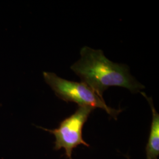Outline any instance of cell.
Wrapping results in <instances>:
<instances>
[{"mask_svg":"<svg viewBox=\"0 0 159 159\" xmlns=\"http://www.w3.org/2000/svg\"><path fill=\"white\" fill-rule=\"evenodd\" d=\"M128 159H129V158H128Z\"/></svg>","mask_w":159,"mask_h":159,"instance_id":"cell-5","label":"cell"},{"mask_svg":"<svg viewBox=\"0 0 159 159\" xmlns=\"http://www.w3.org/2000/svg\"><path fill=\"white\" fill-rule=\"evenodd\" d=\"M44 79L57 97L66 102H73L79 106L102 108L115 119L121 111L108 106L104 99L85 83L63 79L54 73L44 71Z\"/></svg>","mask_w":159,"mask_h":159,"instance_id":"cell-2","label":"cell"},{"mask_svg":"<svg viewBox=\"0 0 159 159\" xmlns=\"http://www.w3.org/2000/svg\"><path fill=\"white\" fill-rule=\"evenodd\" d=\"M94 109L89 107L79 106L74 113L61 121L58 128L47 129L37 127L52 134L56 137L54 150L64 148L66 157L72 159L74 148L79 145L89 147L83 138V129L85 122Z\"/></svg>","mask_w":159,"mask_h":159,"instance_id":"cell-3","label":"cell"},{"mask_svg":"<svg viewBox=\"0 0 159 159\" xmlns=\"http://www.w3.org/2000/svg\"><path fill=\"white\" fill-rule=\"evenodd\" d=\"M141 94L147 100L152 113V120L148 142L146 148V159H158L159 155V114L154 106L152 98L143 92Z\"/></svg>","mask_w":159,"mask_h":159,"instance_id":"cell-4","label":"cell"},{"mask_svg":"<svg viewBox=\"0 0 159 159\" xmlns=\"http://www.w3.org/2000/svg\"><path fill=\"white\" fill-rule=\"evenodd\" d=\"M80 55V59L71 69L101 98H103L104 92L113 86L126 88L131 93L144 89L131 75L126 65L111 61L102 50L85 46L81 49Z\"/></svg>","mask_w":159,"mask_h":159,"instance_id":"cell-1","label":"cell"}]
</instances>
